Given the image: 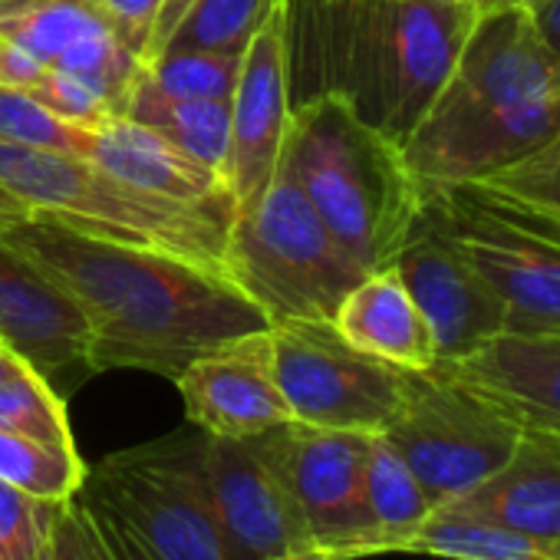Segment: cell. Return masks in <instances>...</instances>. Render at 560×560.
I'll return each instance as SVG.
<instances>
[{"mask_svg": "<svg viewBox=\"0 0 560 560\" xmlns=\"http://www.w3.org/2000/svg\"><path fill=\"white\" fill-rule=\"evenodd\" d=\"M504 406L524 432L560 445V334H498L455 363H435Z\"/></svg>", "mask_w": 560, "mask_h": 560, "instance_id": "ac0fdd59", "label": "cell"}, {"mask_svg": "<svg viewBox=\"0 0 560 560\" xmlns=\"http://www.w3.org/2000/svg\"><path fill=\"white\" fill-rule=\"evenodd\" d=\"M504 311V334H560V247L458 191L422 198Z\"/></svg>", "mask_w": 560, "mask_h": 560, "instance_id": "7c38bea8", "label": "cell"}, {"mask_svg": "<svg viewBox=\"0 0 560 560\" xmlns=\"http://www.w3.org/2000/svg\"><path fill=\"white\" fill-rule=\"evenodd\" d=\"M4 234L77 301L90 324V373L142 370L178 380L201 353L267 330L264 311L208 264L27 218Z\"/></svg>", "mask_w": 560, "mask_h": 560, "instance_id": "6da1fadb", "label": "cell"}, {"mask_svg": "<svg viewBox=\"0 0 560 560\" xmlns=\"http://www.w3.org/2000/svg\"><path fill=\"white\" fill-rule=\"evenodd\" d=\"M277 4L280 0H191L165 50H211L241 57Z\"/></svg>", "mask_w": 560, "mask_h": 560, "instance_id": "83f0119b", "label": "cell"}, {"mask_svg": "<svg viewBox=\"0 0 560 560\" xmlns=\"http://www.w3.org/2000/svg\"><path fill=\"white\" fill-rule=\"evenodd\" d=\"M86 478V462L77 445H54L21 432L0 429V481L40 498V501H70L80 494Z\"/></svg>", "mask_w": 560, "mask_h": 560, "instance_id": "484cf974", "label": "cell"}, {"mask_svg": "<svg viewBox=\"0 0 560 560\" xmlns=\"http://www.w3.org/2000/svg\"><path fill=\"white\" fill-rule=\"evenodd\" d=\"M96 4L113 21V27L126 40V47L145 63L149 40H152L155 21H159V11H162V0H96Z\"/></svg>", "mask_w": 560, "mask_h": 560, "instance_id": "836d02e7", "label": "cell"}, {"mask_svg": "<svg viewBox=\"0 0 560 560\" xmlns=\"http://www.w3.org/2000/svg\"><path fill=\"white\" fill-rule=\"evenodd\" d=\"M0 429L54 445H77L63 396L31 363H21L0 383Z\"/></svg>", "mask_w": 560, "mask_h": 560, "instance_id": "f1b7e54d", "label": "cell"}, {"mask_svg": "<svg viewBox=\"0 0 560 560\" xmlns=\"http://www.w3.org/2000/svg\"><path fill=\"white\" fill-rule=\"evenodd\" d=\"M294 557H298V553H294ZM294 557H280V560H294Z\"/></svg>", "mask_w": 560, "mask_h": 560, "instance_id": "ee69618b", "label": "cell"}, {"mask_svg": "<svg viewBox=\"0 0 560 560\" xmlns=\"http://www.w3.org/2000/svg\"><path fill=\"white\" fill-rule=\"evenodd\" d=\"M60 504L0 481V560H31L50 537Z\"/></svg>", "mask_w": 560, "mask_h": 560, "instance_id": "4dcf8cb0", "label": "cell"}, {"mask_svg": "<svg viewBox=\"0 0 560 560\" xmlns=\"http://www.w3.org/2000/svg\"><path fill=\"white\" fill-rule=\"evenodd\" d=\"M241 57L211 50H165L142 67L132 96L145 100H231Z\"/></svg>", "mask_w": 560, "mask_h": 560, "instance_id": "4316f807", "label": "cell"}, {"mask_svg": "<svg viewBox=\"0 0 560 560\" xmlns=\"http://www.w3.org/2000/svg\"><path fill=\"white\" fill-rule=\"evenodd\" d=\"M409 553H432L445 560H560V540L530 537L491 521L435 508L416 530Z\"/></svg>", "mask_w": 560, "mask_h": 560, "instance_id": "cb8c5ba5", "label": "cell"}, {"mask_svg": "<svg viewBox=\"0 0 560 560\" xmlns=\"http://www.w3.org/2000/svg\"><path fill=\"white\" fill-rule=\"evenodd\" d=\"M294 560H330L327 553H320V550H304V553H298Z\"/></svg>", "mask_w": 560, "mask_h": 560, "instance_id": "60d3db41", "label": "cell"}, {"mask_svg": "<svg viewBox=\"0 0 560 560\" xmlns=\"http://www.w3.org/2000/svg\"><path fill=\"white\" fill-rule=\"evenodd\" d=\"M419 4H475V0H419Z\"/></svg>", "mask_w": 560, "mask_h": 560, "instance_id": "7bdbcfd3", "label": "cell"}, {"mask_svg": "<svg viewBox=\"0 0 560 560\" xmlns=\"http://www.w3.org/2000/svg\"><path fill=\"white\" fill-rule=\"evenodd\" d=\"M0 37L96 90L116 116H126L145 67L96 0H0Z\"/></svg>", "mask_w": 560, "mask_h": 560, "instance_id": "4fadbf2b", "label": "cell"}, {"mask_svg": "<svg viewBox=\"0 0 560 560\" xmlns=\"http://www.w3.org/2000/svg\"><path fill=\"white\" fill-rule=\"evenodd\" d=\"M330 324L353 350L396 370L425 373L439 363L432 330L396 267L366 273L340 301Z\"/></svg>", "mask_w": 560, "mask_h": 560, "instance_id": "44dd1931", "label": "cell"}, {"mask_svg": "<svg viewBox=\"0 0 560 560\" xmlns=\"http://www.w3.org/2000/svg\"><path fill=\"white\" fill-rule=\"evenodd\" d=\"M267 334L273 380L294 422L370 435L393 422L406 370L353 350L330 320H277Z\"/></svg>", "mask_w": 560, "mask_h": 560, "instance_id": "9c48e42d", "label": "cell"}, {"mask_svg": "<svg viewBox=\"0 0 560 560\" xmlns=\"http://www.w3.org/2000/svg\"><path fill=\"white\" fill-rule=\"evenodd\" d=\"M129 119L155 129L198 165L228 182L231 152V100H145L132 96Z\"/></svg>", "mask_w": 560, "mask_h": 560, "instance_id": "d4e9b609", "label": "cell"}, {"mask_svg": "<svg viewBox=\"0 0 560 560\" xmlns=\"http://www.w3.org/2000/svg\"><path fill=\"white\" fill-rule=\"evenodd\" d=\"M380 435L439 508L494 475L517 448L524 425L481 389L432 366L406 373L402 402Z\"/></svg>", "mask_w": 560, "mask_h": 560, "instance_id": "ba28073f", "label": "cell"}, {"mask_svg": "<svg viewBox=\"0 0 560 560\" xmlns=\"http://www.w3.org/2000/svg\"><path fill=\"white\" fill-rule=\"evenodd\" d=\"M439 508L530 537L560 540V445L524 432L511 458L494 475Z\"/></svg>", "mask_w": 560, "mask_h": 560, "instance_id": "ffe728a7", "label": "cell"}, {"mask_svg": "<svg viewBox=\"0 0 560 560\" xmlns=\"http://www.w3.org/2000/svg\"><path fill=\"white\" fill-rule=\"evenodd\" d=\"M27 218H31V208L18 195H11L4 185H0V231H8V228L21 224Z\"/></svg>", "mask_w": 560, "mask_h": 560, "instance_id": "74e56055", "label": "cell"}, {"mask_svg": "<svg viewBox=\"0 0 560 560\" xmlns=\"http://www.w3.org/2000/svg\"><path fill=\"white\" fill-rule=\"evenodd\" d=\"M31 96L44 109H50L57 119H63L70 126H83V129L100 126L109 116H116L96 90H90L86 83H80L77 77L60 73V70H47V77L34 86Z\"/></svg>", "mask_w": 560, "mask_h": 560, "instance_id": "d6a6232c", "label": "cell"}, {"mask_svg": "<svg viewBox=\"0 0 560 560\" xmlns=\"http://www.w3.org/2000/svg\"><path fill=\"white\" fill-rule=\"evenodd\" d=\"M366 508L373 521V553L406 550L425 517L435 511L416 471L383 439L373 435L366 458Z\"/></svg>", "mask_w": 560, "mask_h": 560, "instance_id": "603a6c76", "label": "cell"}, {"mask_svg": "<svg viewBox=\"0 0 560 560\" xmlns=\"http://www.w3.org/2000/svg\"><path fill=\"white\" fill-rule=\"evenodd\" d=\"M31 560H54V557H50V537H47V544H44V547H40V550L31 557Z\"/></svg>", "mask_w": 560, "mask_h": 560, "instance_id": "b9f144b4", "label": "cell"}, {"mask_svg": "<svg viewBox=\"0 0 560 560\" xmlns=\"http://www.w3.org/2000/svg\"><path fill=\"white\" fill-rule=\"evenodd\" d=\"M270 432L301 504L311 547L330 560L370 557L373 521L366 508V458L373 435L304 422H284Z\"/></svg>", "mask_w": 560, "mask_h": 560, "instance_id": "8fae6325", "label": "cell"}, {"mask_svg": "<svg viewBox=\"0 0 560 560\" xmlns=\"http://www.w3.org/2000/svg\"><path fill=\"white\" fill-rule=\"evenodd\" d=\"M191 8V0H162V11H159V21H155V31H152V40H149V54H145V63H152L165 44L172 40L175 27L182 24L185 11Z\"/></svg>", "mask_w": 560, "mask_h": 560, "instance_id": "d590c367", "label": "cell"}, {"mask_svg": "<svg viewBox=\"0 0 560 560\" xmlns=\"http://www.w3.org/2000/svg\"><path fill=\"white\" fill-rule=\"evenodd\" d=\"M0 139L18 142V145L54 149V152H70L73 155V149H77V126L57 119L31 93H18V90L0 86Z\"/></svg>", "mask_w": 560, "mask_h": 560, "instance_id": "1f68e13d", "label": "cell"}, {"mask_svg": "<svg viewBox=\"0 0 560 560\" xmlns=\"http://www.w3.org/2000/svg\"><path fill=\"white\" fill-rule=\"evenodd\" d=\"M0 343L50 383L86 366L90 324L77 301L0 234Z\"/></svg>", "mask_w": 560, "mask_h": 560, "instance_id": "e0dca14e", "label": "cell"}, {"mask_svg": "<svg viewBox=\"0 0 560 560\" xmlns=\"http://www.w3.org/2000/svg\"><path fill=\"white\" fill-rule=\"evenodd\" d=\"M224 270L267 324L334 320L340 301L366 277L280 165L270 185L234 211Z\"/></svg>", "mask_w": 560, "mask_h": 560, "instance_id": "8992f818", "label": "cell"}, {"mask_svg": "<svg viewBox=\"0 0 560 560\" xmlns=\"http://www.w3.org/2000/svg\"><path fill=\"white\" fill-rule=\"evenodd\" d=\"M21 363H27V360H21L11 347H4V343H0V383H4Z\"/></svg>", "mask_w": 560, "mask_h": 560, "instance_id": "ab89813d", "label": "cell"}, {"mask_svg": "<svg viewBox=\"0 0 560 560\" xmlns=\"http://www.w3.org/2000/svg\"><path fill=\"white\" fill-rule=\"evenodd\" d=\"M0 185L31 208V218H50L93 237L159 247L224 270L234 205H178L139 191L80 155L4 139Z\"/></svg>", "mask_w": 560, "mask_h": 560, "instance_id": "5b68a950", "label": "cell"}, {"mask_svg": "<svg viewBox=\"0 0 560 560\" xmlns=\"http://www.w3.org/2000/svg\"><path fill=\"white\" fill-rule=\"evenodd\" d=\"M458 195L560 247V132L534 155L458 188Z\"/></svg>", "mask_w": 560, "mask_h": 560, "instance_id": "7402d4cb", "label": "cell"}, {"mask_svg": "<svg viewBox=\"0 0 560 560\" xmlns=\"http://www.w3.org/2000/svg\"><path fill=\"white\" fill-rule=\"evenodd\" d=\"M291 116L288 0H280L241 54V70L231 93L228 191L234 198V211L250 205L277 175Z\"/></svg>", "mask_w": 560, "mask_h": 560, "instance_id": "5bb4252c", "label": "cell"}, {"mask_svg": "<svg viewBox=\"0 0 560 560\" xmlns=\"http://www.w3.org/2000/svg\"><path fill=\"white\" fill-rule=\"evenodd\" d=\"M205 475L228 560H280L314 550L273 432L205 435Z\"/></svg>", "mask_w": 560, "mask_h": 560, "instance_id": "30bf717a", "label": "cell"}, {"mask_svg": "<svg viewBox=\"0 0 560 560\" xmlns=\"http://www.w3.org/2000/svg\"><path fill=\"white\" fill-rule=\"evenodd\" d=\"M47 63L37 60L27 47H21L11 37H0V86L18 90V93H34V86L47 77Z\"/></svg>", "mask_w": 560, "mask_h": 560, "instance_id": "e575fe53", "label": "cell"}, {"mask_svg": "<svg viewBox=\"0 0 560 560\" xmlns=\"http://www.w3.org/2000/svg\"><path fill=\"white\" fill-rule=\"evenodd\" d=\"M530 21L540 34V40L550 47V54L560 57V0H537L530 8Z\"/></svg>", "mask_w": 560, "mask_h": 560, "instance_id": "8d00e7d4", "label": "cell"}, {"mask_svg": "<svg viewBox=\"0 0 560 560\" xmlns=\"http://www.w3.org/2000/svg\"><path fill=\"white\" fill-rule=\"evenodd\" d=\"M73 155L100 165L139 191L178 205H234L228 182L218 172L198 165L165 136L129 116H109L90 129L77 126Z\"/></svg>", "mask_w": 560, "mask_h": 560, "instance_id": "d6986e66", "label": "cell"}, {"mask_svg": "<svg viewBox=\"0 0 560 560\" xmlns=\"http://www.w3.org/2000/svg\"><path fill=\"white\" fill-rule=\"evenodd\" d=\"M50 557L54 560H132L109 524L77 494L60 504L50 527Z\"/></svg>", "mask_w": 560, "mask_h": 560, "instance_id": "f546056e", "label": "cell"}, {"mask_svg": "<svg viewBox=\"0 0 560 560\" xmlns=\"http://www.w3.org/2000/svg\"><path fill=\"white\" fill-rule=\"evenodd\" d=\"M557 132L560 57L530 11H485L402 155L422 198H435L534 155Z\"/></svg>", "mask_w": 560, "mask_h": 560, "instance_id": "3957f363", "label": "cell"}, {"mask_svg": "<svg viewBox=\"0 0 560 560\" xmlns=\"http://www.w3.org/2000/svg\"><path fill=\"white\" fill-rule=\"evenodd\" d=\"M284 168L363 273L393 267L422 218V191L402 145L334 93L294 106Z\"/></svg>", "mask_w": 560, "mask_h": 560, "instance_id": "277c9868", "label": "cell"}, {"mask_svg": "<svg viewBox=\"0 0 560 560\" xmlns=\"http://www.w3.org/2000/svg\"><path fill=\"white\" fill-rule=\"evenodd\" d=\"M393 267L432 330L439 363H455L504 334V311L498 298L425 205Z\"/></svg>", "mask_w": 560, "mask_h": 560, "instance_id": "9a60e30c", "label": "cell"}, {"mask_svg": "<svg viewBox=\"0 0 560 560\" xmlns=\"http://www.w3.org/2000/svg\"><path fill=\"white\" fill-rule=\"evenodd\" d=\"M188 422L218 439H250L291 419L273 380L270 334L228 340L191 360L175 380Z\"/></svg>", "mask_w": 560, "mask_h": 560, "instance_id": "2e32d148", "label": "cell"}, {"mask_svg": "<svg viewBox=\"0 0 560 560\" xmlns=\"http://www.w3.org/2000/svg\"><path fill=\"white\" fill-rule=\"evenodd\" d=\"M80 498L132 560H228L205 475V432H175L86 468Z\"/></svg>", "mask_w": 560, "mask_h": 560, "instance_id": "52a82bcc", "label": "cell"}, {"mask_svg": "<svg viewBox=\"0 0 560 560\" xmlns=\"http://www.w3.org/2000/svg\"><path fill=\"white\" fill-rule=\"evenodd\" d=\"M478 11H530L537 0H475Z\"/></svg>", "mask_w": 560, "mask_h": 560, "instance_id": "f35d334b", "label": "cell"}, {"mask_svg": "<svg viewBox=\"0 0 560 560\" xmlns=\"http://www.w3.org/2000/svg\"><path fill=\"white\" fill-rule=\"evenodd\" d=\"M478 14V4L288 0L291 100L334 93L402 145L448 83Z\"/></svg>", "mask_w": 560, "mask_h": 560, "instance_id": "7a4b0ae2", "label": "cell"}]
</instances>
